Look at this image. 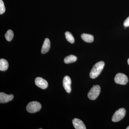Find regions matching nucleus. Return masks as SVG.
<instances>
[{
  "label": "nucleus",
  "instance_id": "nucleus-7",
  "mask_svg": "<svg viewBox=\"0 0 129 129\" xmlns=\"http://www.w3.org/2000/svg\"><path fill=\"white\" fill-rule=\"evenodd\" d=\"M71 83L72 81L69 76H64L63 80V86L64 89L68 93H70L71 91Z\"/></svg>",
  "mask_w": 129,
  "mask_h": 129
},
{
  "label": "nucleus",
  "instance_id": "nucleus-2",
  "mask_svg": "<svg viewBox=\"0 0 129 129\" xmlns=\"http://www.w3.org/2000/svg\"><path fill=\"white\" fill-rule=\"evenodd\" d=\"M41 104L39 102L33 101L29 103L27 105L26 109L29 113H35L39 112L41 109Z\"/></svg>",
  "mask_w": 129,
  "mask_h": 129
},
{
  "label": "nucleus",
  "instance_id": "nucleus-14",
  "mask_svg": "<svg viewBox=\"0 0 129 129\" xmlns=\"http://www.w3.org/2000/svg\"><path fill=\"white\" fill-rule=\"evenodd\" d=\"M5 37L7 41H11L14 37V33L13 31L11 29L8 30L5 35Z\"/></svg>",
  "mask_w": 129,
  "mask_h": 129
},
{
  "label": "nucleus",
  "instance_id": "nucleus-10",
  "mask_svg": "<svg viewBox=\"0 0 129 129\" xmlns=\"http://www.w3.org/2000/svg\"><path fill=\"white\" fill-rule=\"evenodd\" d=\"M51 44L50 40L48 38H46L44 41L42 48L41 52L42 54H45L47 53L50 48Z\"/></svg>",
  "mask_w": 129,
  "mask_h": 129
},
{
  "label": "nucleus",
  "instance_id": "nucleus-9",
  "mask_svg": "<svg viewBox=\"0 0 129 129\" xmlns=\"http://www.w3.org/2000/svg\"><path fill=\"white\" fill-rule=\"evenodd\" d=\"M73 124L76 129H86L85 125L82 120L78 118H74L73 120Z\"/></svg>",
  "mask_w": 129,
  "mask_h": 129
},
{
  "label": "nucleus",
  "instance_id": "nucleus-8",
  "mask_svg": "<svg viewBox=\"0 0 129 129\" xmlns=\"http://www.w3.org/2000/svg\"><path fill=\"white\" fill-rule=\"evenodd\" d=\"M14 98L13 94L8 95L4 92L0 93V103H5L11 101Z\"/></svg>",
  "mask_w": 129,
  "mask_h": 129
},
{
  "label": "nucleus",
  "instance_id": "nucleus-18",
  "mask_svg": "<svg viewBox=\"0 0 129 129\" xmlns=\"http://www.w3.org/2000/svg\"><path fill=\"white\" fill-rule=\"evenodd\" d=\"M128 64L129 65V58H128Z\"/></svg>",
  "mask_w": 129,
  "mask_h": 129
},
{
  "label": "nucleus",
  "instance_id": "nucleus-6",
  "mask_svg": "<svg viewBox=\"0 0 129 129\" xmlns=\"http://www.w3.org/2000/svg\"><path fill=\"white\" fill-rule=\"evenodd\" d=\"M35 83L38 87L43 89H46L48 86V83L47 81L41 77H37L36 78Z\"/></svg>",
  "mask_w": 129,
  "mask_h": 129
},
{
  "label": "nucleus",
  "instance_id": "nucleus-19",
  "mask_svg": "<svg viewBox=\"0 0 129 129\" xmlns=\"http://www.w3.org/2000/svg\"><path fill=\"white\" fill-rule=\"evenodd\" d=\"M126 129H129V126H128V127H127V128H126Z\"/></svg>",
  "mask_w": 129,
  "mask_h": 129
},
{
  "label": "nucleus",
  "instance_id": "nucleus-13",
  "mask_svg": "<svg viewBox=\"0 0 129 129\" xmlns=\"http://www.w3.org/2000/svg\"><path fill=\"white\" fill-rule=\"evenodd\" d=\"M77 59V58L76 56L74 55H70L64 58V61L65 63L68 64V63L75 62L76 61Z\"/></svg>",
  "mask_w": 129,
  "mask_h": 129
},
{
  "label": "nucleus",
  "instance_id": "nucleus-11",
  "mask_svg": "<svg viewBox=\"0 0 129 129\" xmlns=\"http://www.w3.org/2000/svg\"><path fill=\"white\" fill-rule=\"evenodd\" d=\"M81 38L84 41L88 43H91L94 41V36L89 34L85 33L82 34L81 35Z\"/></svg>",
  "mask_w": 129,
  "mask_h": 129
},
{
  "label": "nucleus",
  "instance_id": "nucleus-12",
  "mask_svg": "<svg viewBox=\"0 0 129 129\" xmlns=\"http://www.w3.org/2000/svg\"><path fill=\"white\" fill-rule=\"evenodd\" d=\"M9 64L7 60L3 58L0 60V70L2 71H6L8 68Z\"/></svg>",
  "mask_w": 129,
  "mask_h": 129
},
{
  "label": "nucleus",
  "instance_id": "nucleus-1",
  "mask_svg": "<svg viewBox=\"0 0 129 129\" xmlns=\"http://www.w3.org/2000/svg\"><path fill=\"white\" fill-rule=\"evenodd\" d=\"M105 63L103 61L98 62L95 64L90 73V77L95 79L99 76L103 69Z\"/></svg>",
  "mask_w": 129,
  "mask_h": 129
},
{
  "label": "nucleus",
  "instance_id": "nucleus-16",
  "mask_svg": "<svg viewBox=\"0 0 129 129\" xmlns=\"http://www.w3.org/2000/svg\"><path fill=\"white\" fill-rule=\"evenodd\" d=\"M6 11L5 4L2 0H0V14L4 13Z\"/></svg>",
  "mask_w": 129,
  "mask_h": 129
},
{
  "label": "nucleus",
  "instance_id": "nucleus-17",
  "mask_svg": "<svg viewBox=\"0 0 129 129\" xmlns=\"http://www.w3.org/2000/svg\"><path fill=\"white\" fill-rule=\"evenodd\" d=\"M123 25L125 27H129V16L125 20L124 22Z\"/></svg>",
  "mask_w": 129,
  "mask_h": 129
},
{
  "label": "nucleus",
  "instance_id": "nucleus-3",
  "mask_svg": "<svg viewBox=\"0 0 129 129\" xmlns=\"http://www.w3.org/2000/svg\"><path fill=\"white\" fill-rule=\"evenodd\" d=\"M101 90V87L99 85H93L88 92V97L91 100H95L99 96Z\"/></svg>",
  "mask_w": 129,
  "mask_h": 129
},
{
  "label": "nucleus",
  "instance_id": "nucleus-5",
  "mask_svg": "<svg viewBox=\"0 0 129 129\" xmlns=\"http://www.w3.org/2000/svg\"><path fill=\"white\" fill-rule=\"evenodd\" d=\"M128 77L124 74L119 73L115 75L114 81L115 83L120 85L126 84L128 82Z\"/></svg>",
  "mask_w": 129,
  "mask_h": 129
},
{
  "label": "nucleus",
  "instance_id": "nucleus-4",
  "mask_svg": "<svg viewBox=\"0 0 129 129\" xmlns=\"http://www.w3.org/2000/svg\"><path fill=\"white\" fill-rule=\"evenodd\" d=\"M126 111L125 109H119L116 111L112 117V121L113 122H118L123 118L125 115Z\"/></svg>",
  "mask_w": 129,
  "mask_h": 129
},
{
  "label": "nucleus",
  "instance_id": "nucleus-15",
  "mask_svg": "<svg viewBox=\"0 0 129 129\" xmlns=\"http://www.w3.org/2000/svg\"><path fill=\"white\" fill-rule=\"evenodd\" d=\"M65 37L68 41L71 44H73L74 42V38L73 35L70 32L67 31L65 33Z\"/></svg>",
  "mask_w": 129,
  "mask_h": 129
}]
</instances>
